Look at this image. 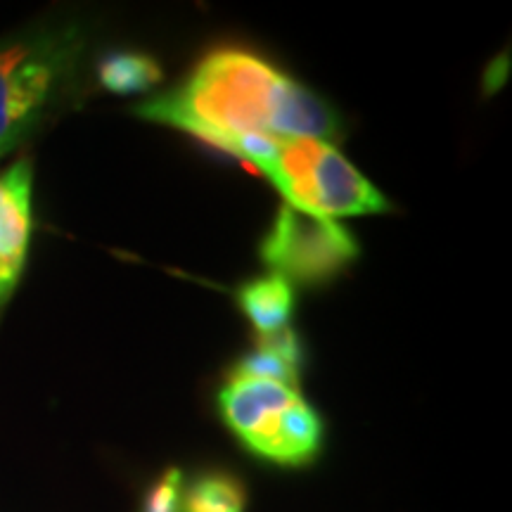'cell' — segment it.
<instances>
[{
	"label": "cell",
	"instance_id": "30bf717a",
	"mask_svg": "<svg viewBox=\"0 0 512 512\" xmlns=\"http://www.w3.org/2000/svg\"><path fill=\"white\" fill-rule=\"evenodd\" d=\"M98 79L110 93L133 95L155 88L162 81V67L155 57L138 50H117L100 62Z\"/></svg>",
	"mask_w": 512,
	"mask_h": 512
},
{
	"label": "cell",
	"instance_id": "5b68a950",
	"mask_svg": "<svg viewBox=\"0 0 512 512\" xmlns=\"http://www.w3.org/2000/svg\"><path fill=\"white\" fill-rule=\"evenodd\" d=\"M259 252L264 264L290 283L320 285L356 261L358 242L339 221L318 219L283 204Z\"/></svg>",
	"mask_w": 512,
	"mask_h": 512
},
{
	"label": "cell",
	"instance_id": "9c48e42d",
	"mask_svg": "<svg viewBox=\"0 0 512 512\" xmlns=\"http://www.w3.org/2000/svg\"><path fill=\"white\" fill-rule=\"evenodd\" d=\"M245 508V484L223 470L202 472L181 496V512H245Z\"/></svg>",
	"mask_w": 512,
	"mask_h": 512
},
{
	"label": "cell",
	"instance_id": "7a4b0ae2",
	"mask_svg": "<svg viewBox=\"0 0 512 512\" xmlns=\"http://www.w3.org/2000/svg\"><path fill=\"white\" fill-rule=\"evenodd\" d=\"M228 155L252 164L287 207L318 219L384 214L387 197L335 145L316 138H245Z\"/></svg>",
	"mask_w": 512,
	"mask_h": 512
},
{
	"label": "cell",
	"instance_id": "8fae6325",
	"mask_svg": "<svg viewBox=\"0 0 512 512\" xmlns=\"http://www.w3.org/2000/svg\"><path fill=\"white\" fill-rule=\"evenodd\" d=\"M183 496V472L178 467H169L155 486L147 491L143 512H181Z\"/></svg>",
	"mask_w": 512,
	"mask_h": 512
},
{
	"label": "cell",
	"instance_id": "3957f363",
	"mask_svg": "<svg viewBox=\"0 0 512 512\" xmlns=\"http://www.w3.org/2000/svg\"><path fill=\"white\" fill-rule=\"evenodd\" d=\"M219 411L228 430L268 463L309 465L323 446L320 415L283 382L230 375L219 392Z\"/></svg>",
	"mask_w": 512,
	"mask_h": 512
},
{
	"label": "cell",
	"instance_id": "6da1fadb",
	"mask_svg": "<svg viewBox=\"0 0 512 512\" xmlns=\"http://www.w3.org/2000/svg\"><path fill=\"white\" fill-rule=\"evenodd\" d=\"M164 124L228 152L245 138H337L335 110L304 83L252 50L204 55L178 86L136 107Z\"/></svg>",
	"mask_w": 512,
	"mask_h": 512
},
{
	"label": "cell",
	"instance_id": "ba28073f",
	"mask_svg": "<svg viewBox=\"0 0 512 512\" xmlns=\"http://www.w3.org/2000/svg\"><path fill=\"white\" fill-rule=\"evenodd\" d=\"M302 347L299 337L292 328L275 332V335L261 337L256 347L242 356L235 366L233 375L264 377V380L283 382L287 387L297 389L299 370H302Z\"/></svg>",
	"mask_w": 512,
	"mask_h": 512
},
{
	"label": "cell",
	"instance_id": "277c9868",
	"mask_svg": "<svg viewBox=\"0 0 512 512\" xmlns=\"http://www.w3.org/2000/svg\"><path fill=\"white\" fill-rule=\"evenodd\" d=\"M76 53L74 31L41 34L0 50V157L41 119Z\"/></svg>",
	"mask_w": 512,
	"mask_h": 512
},
{
	"label": "cell",
	"instance_id": "8992f818",
	"mask_svg": "<svg viewBox=\"0 0 512 512\" xmlns=\"http://www.w3.org/2000/svg\"><path fill=\"white\" fill-rule=\"evenodd\" d=\"M31 190L34 169L29 159H19L0 174V311L10 302L27 266L34 228Z\"/></svg>",
	"mask_w": 512,
	"mask_h": 512
},
{
	"label": "cell",
	"instance_id": "52a82bcc",
	"mask_svg": "<svg viewBox=\"0 0 512 512\" xmlns=\"http://www.w3.org/2000/svg\"><path fill=\"white\" fill-rule=\"evenodd\" d=\"M238 304L261 337L290 328L294 313V287L283 275L268 273L238 290Z\"/></svg>",
	"mask_w": 512,
	"mask_h": 512
}]
</instances>
